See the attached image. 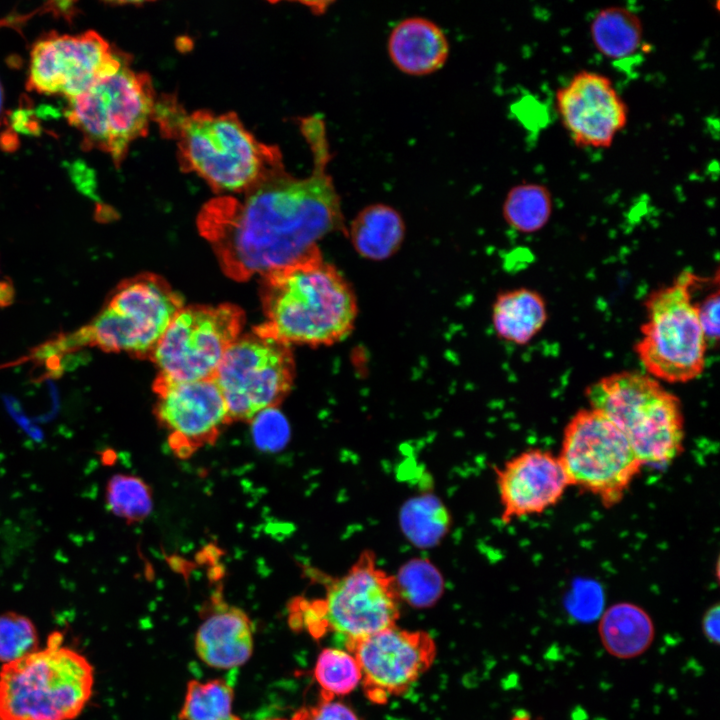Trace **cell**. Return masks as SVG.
Here are the masks:
<instances>
[{
  "instance_id": "cell-17",
  "label": "cell",
  "mask_w": 720,
  "mask_h": 720,
  "mask_svg": "<svg viewBox=\"0 0 720 720\" xmlns=\"http://www.w3.org/2000/svg\"><path fill=\"white\" fill-rule=\"evenodd\" d=\"M495 475L505 524L546 511L570 486L558 456L539 448L510 458L495 468Z\"/></svg>"
},
{
  "instance_id": "cell-25",
  "label": "cell",
  "mask_w": 720,
  "mask_h": 720,
  "mask_svg": "<svg viewBox=\"0 0 720 720\" xmlns=\"http://www.w3.org/2000/svg\"><path fill=\"white\" fill-rule=\"evenodd\" d=\"M234 692L224 679L190 680L179 720H242L233 712Z\"/></svg>"
},
{
  "instance_id": "cell-22",
  "label": "cell",
  "mask_w": 720,
  "mask_h": 720,
  "mask_svg": "<svg viewBox=\"0 0 720 720\" xmlns=\"http://www.w3.org/2000/svg\"><path fill=\"white\" fill-rule=\"evenodd\" d=\"M405 223L393 207L375 203L366 206L352 220L349 237L357 253L380 261L394 255L402 245Z\"/></svg>"
},
{
  "instance_id": "cell-33",
  "label": "cell",
  "mask_w": 720,
  "mask_h": 720,
  "mask_svg": "<svg viewBox=\"0 0 720 720\" xmlns=\"http://www.w3.org/2000/svg\"><path fill=\"white\" fill-rule=\"evenodd\" d=\"M307 720H362V718L342 701L320 699L315 706L307 708Z\"/></svg>"
},
{
  "instance_id": "cell-20",
  "label": "cell",
  "mask_w": 720,
  "mask_h": 720,
  "mask_svg": "<svg viewBox=\"0 0 720 720\" xmlns=\"http://www.w3.org/2000/svg\"><path fill=\"white\" fill-rule=\"evenodd\" d=\"M597 630L605 651L620 660L644 654L654 642L656 633L647 611L630 602H618L606 609Z\"/></svg>"
},
{
  "instance_id": "cell-12",
  "label": "cell",
  "mask_w": 720,
  "mask_h": 720,
  "mask_svg": "<svg viewBox=\"0 0 720 720\" xmlns=\"http://www.w3.org/2000/svg\"><path fill=\"white\" fill-rule=\"evenodd\" d=\"M244 321L243 311L233 304L183 307L151 356L157 378L171 382L214 378Z\"/></svg>"
},
{
  "instance_id": "cell-8",
  "label": "cell",
  "mask_w": 720,
  "mask_h": 720,
  "mask_svg": "<svg viewBox=\"0 0 720 720\" xmlns=\"http://www.w3.org/2000/svg\"><path fill=\"white\" fill-rule=\"evenodd\" d=\"M697 281L695 274L683 271L644 303L646 321L634 351L647 374L658 381L687 383L705 369L708 345L692 300Z\"/></svg>"
},
{
  "instance_id": "cell-30",
  "label": "cell",
  "mask_w": 720,
  "mask_h": 720,
  "mask_svg": "<svg viewBox=\"0 0 720 720\" xmlns=\"http://www.w3.org/2000/svg\"><path fill=\"white\" fill-rule=\"evenodd\" d=\"M39 648V635L34 622L14 611L0 614V663L14 662Z\"/></svg>"
},
{
  "instance_id": "cell-26",
  "label": "cell",
  "mask_w": 720,
  "mask_h": 720,
  "mask_svg": "<svg viewBox=\"0 0 720 720\" xmlns=\"http://www.w3.org/2000/svg\"><path fill=\"white\" fill-rule=\"evenodd\" d=\"M314 678L320 687V699L345 696L361 684L360 666L352 653L336 647L324 648L318 655Z\"/></svg>"
},
{
  "instance_id": "cell-9",
  "label": "cell",
  "mask_w": 720,
  "mask_h": 720,
  "mask_svg": "<svg viewBox=\"0 0 720 720\" xmlns=\"http://www.w3.org/2000/svg\"><path fill=\"white\" fill-rule=\"evenodd\" d=\"M156 97L148 74L124 64L116 73L68 100L65 116L83 136L85 149L109 154L118 167L129 145L145 136Z\"/></svg>"
},
{
  "instance_id": "cell-16",
  "label": "cell",
  "mask_w": 720,
  "mask_h": 720,
  "mask_svg": "<svg viewBox=\"0 0 720 720\" xmlns=\"http://www.w3.org/2000/svg\"><path fill=\"white\" fill-rule=\"evenodd\" d=\"M555 107L568 136L581 148H609L629 118L611 78L591 70L577 72L557 90Z\"/></svg>"
},
{
  "instance_id": "cell-31",
  "label": "cell",
  "mask_w": 720,
  "mask_h": 720,
  "mask_svg": "<svg viewBox=\"0 0 720 720\" xmlns=\"http://www.w3.org/2000/svg\"><path fill=\"white\" fill-rule=\"evenodd\" d=\"M250 422L253 424V436L259 447L274 450L286 442L288 426L276 408L260 412Z\"/></svg>"
},
{
  "instance_id": "cell-2",
  "label": "cell",
  "mask_w": 720,
  "mask_h": 720,
  "mask_svg": "<svg viewBox=\"0 0 720 720\" xmlns=\"http://www.w3.org/2000/svg\"><path fill=\"white\" fill-rule=\"evenodd\" d=\"M152 119L176 141L182 170L196 173L217 193L240 194L284 168L279 148L258 141L234 112L188 113L174 96H163Z\"/></svg>"
},
{
  "instance_id": "cell-28",
  "label": "cell",
  "mask_w": 720,
  "mask_h": 720,
  "mask_svg": "<svg viewBox=\"0 0 720 720\" xmlns=\"http://www.w3.org/2000/svg\"><path fill=\"white\" fill-rule=\"evenodd\" d=\"M394 577L401 601L413 608L432 607L443 593L440 573L425 561L407 563Z\"/></svg>"
},
{
  "instance_id": "cell-7",
  "label": "cell",
  "mask_w": 720,
  "mask_h": 720,
  "mask_svg": "<svg viewBox=\"0 0 720 720\" xmlns=\"http://www.w3.org/2000/svg\"><path fill=\"white\" fill-rule=\"evenodd\" d=\"M183 307L182 297L166 280L152 273L139 274L122 281L95 319L60 339L58 346H94L104 352H125L150 360Z\"/></svg>"
},
{
  "instance_id": "cell-3",
  "label": "cell",
  "mask_w": 720,
  "mask_h": 720,
  "mask_svg": "<svg viewBox=\"0 0 720 720\" xmlns=\"http://www.w3.org/2000/svg\"><path fill=\"white\" fill-rule=\"evenodd\" d=\"M265 321L253 330L288 345H331L353 329L358 308L353 289L322 256L261 277Z\"/></svg>"
},
{
  "instance_id": "cell-15",
  "label": "cell",
  "mask_w": 720,
  "mask_h": 720,
  "mask_svg": "<svg viewBox=\"0 0 720 720\" xmlns=\"http://www.w3.org/2000/svg\"><path fill=\"white\" fill-rule=\"evenodd\" d=\"M154 414L168 432V444L179 457L213 444L231 418L214 378L171 382L155 378Z\"/></svg>"
},
{
  "instance_id": "cell-6",
  "label": "cell",
  "mask_w": 720,
  "mask_h": 720,
  "mask_svg": "<svg viewBox=\"0 0 720 720\" xmlns=\"http://www.w3.org/2000/svg\"><path fill=\"white\" fill-rule=\"evenodd\" d=\"M401 603L395 577L365 550L343 575L326 583L322 598L296 601L291 624L314 637L333 632L346 643L395 626Z\"/></svg>"
},
{
  "instance_id": "cell-27",
  "label": "cell",
  "mask_w": 720,
  "mask_h": 720,
  "mask_svg": "<svg viewBox=\"0 0 720 720\" xmlns=\"http://www.w3.org/2000/svg\"><path fill=\"white\" fill-rule=\"evenodd\" d=\"M107 508L127 523L143 520L152 509V494L140 478L128 474H115L105 488Z\"/></svg>"
},
{
  "instance_id": "cell-32",
  "label": "cell",
  "mask_w": 720,
  "mask_h": 720,
  "mask_svg": "<svg viewBox=\"0 0 720 720\" xmlns=\"http://www.w3.org/2000/svg\"><path fill=\"white\" fill-rule=\"evenodd\" d=\"M719 290L708 294L700 303H696L698 319L702 327L708 348L719 341Z\"/></svg>"
},
{
  "instance_id": "cell-29",
  "label": "cell",
  "mask_w": 720,
  "mask_h": 720,
  "mask_svg": "<svg viewBox=\"0 0 720 720\" xmlns=\"http://www.w3.org/2000/svg\"><path fill=\"white\" fill-rule=\"evenodd\" d=\"M402 526L416 544L430 545L446 531L448 514L433 497L415 499L402 512Z\"/></svg>"
},
{
  "instance_id": "cell-5",
  "label": "cell",
  "mask_w": 720,
  "mask_h": 720,
  "mask_svg": "<svg viewBox=\"0 0 720 720\" xmlns=\"http://www.w3.org/2000/svg\"><path fill=\"white\" fill-rule=\"evenodd\" d=\"M585 396L590 408L622 432L643 465H665L682 452L681 402L650 375L616 372L590 384Z\"/></svg>"
},
{
  "instance_id": "cell-18",
  "label": "cell",
  "mask_w": 720,
  "mask_h": 720,
  "mask_svg": "<svg viewBox=\"0 0 720 720\" xmlns=\"http://www.w3.org/2000/svg\"><path fill=\"white\" fill-rule=\"evenodd\" d=\"M195 650L208 666L230 669L253 652V625L240 608L214 598L195 635Z\"/></svg>"
},
{
  "instance_id": "cell-11",
  "label": "cell",
  "mask_w": 720,
  "mask_h": 720,
  "mask_svg": "<svg viewBox=\"0 0 720 720\" xmlns=\"http://www.w3.org/2000/svg\"><path fill=\"white\" fill-rule=\"evenodd\" d=\"M294 376L290 345L253 330L240 335L228 348L214 380L231 421L250 422L260 412L282 402Z\"/></svg>"
},
{
  "instance_id": "cell-35",
  "label": "cell",
  "mask_w": 720,
  "mask_h": 720,
  "mask_svg": "<svg viewBox=\"0 0 720 720\" xmlns=\"http://www.w3.org/2000/svg\"><path fill=\"white\" fill-rule=\"evenodd\" d=\"M268 720H307V708L297 710L290 718H273Z\"/></svg>"
},
{
  "instance_id": "cell-24",
  "label": "cell",
  "mask_w": 720,
  "mask_h": 720,
  "mask_svg": "<svg viewBox=\"0 0 720 720\" xmlns=\"http://www.w3.org/2000/svg\"><path fill=\"white\" fill-rule=\"evenodd\" d=\"M502 210L504 220L512 229L524 234L535 233L548 224L553 197L542 183H520L508 191Z\"/></svg>"
},
{
  "instance_id": "cell-10",
  "label": "cell",
  "mask_w": 720,
  "mask_h": 720,
  "mask_svg": "<svg viewBox=\"0 0 720 720\" xmlns=\"http://www.w3.org/2000/svg\"><path fill=\"white\" fill-rule=\"evenodd\" d=\"M558 459L570 486L618 504L644 466L622 432L601 412L578 410L568 421Z\"/></svg>"
},
{
  "instance_id": "cell-4",
  "label": "cell",
  "mask_w": 720,
  "mask_h": 720,
  "mask_svg": "<svg viewBox=\"0 0 720 720\" xmlns=\"http://www.w3.org/2000/svg\"><path fill=\"white\" fill-rule=\"evenodd\" d=\"M51 633L43 648L1 666L0 720H74L93 694L94 668Z\"/></svg>"
},
{
  "instance_id": "cell-19",
  "label": "cell",
  "mask_w": 720,
  "mask_h": 720,
  "mask_svg": "<svg viewBox=\"0 0 720 720\" xmlns=\"http://www.w3.org/2000/svg\"><path fill=\"white\" fill-rule=\"evenodd\" d=\"M388 54L401 72L425 76L444 66L449 55V42L441 27L433 21L409 17L392 29Z\"/></svg>"
},
{
  "instance_id": "cell-1",
  "label": "cell",
  "mask_w": 720,
  "mask_h": 720,
  "mask_svg": "<svg viewBox=\"0 0 720 720\" xmlns=\"http://www.w3.org/2000/svg\"><path fill=\"white\" fill-rule=\"evenodd\" d=\"M301 129L313 154L307 177L281 168L240 193L208 201L198 216L225 274L238 281L264 276L321 256L319 242L343 228L340 197L327 171L325 125L303 119Z\"/></svg>"
},
{
  "instance_id": "cell-23",
  "label": "cell",
  "mask_w": 720,
  "mask_h": 720,
  "mask_svg": "<svg viewBox=\"0 0 720 720\" xmlns=\"http://www.w3.org/2000/svg\"><path fill=\"white\" fill-rule=\"evenodd\" d=\"M643 25L639 16L621 6L600 9L590 22V36L595 49L611 60H623L641 49Z\"/></svg>"
},
{
  "instance_id": "cell-36",
  "label": "cell",
  "mask_w": 720,
  "mask_h": 720,
  "mask_svg": "<svg viewBox=\"0 0 720 720\" xmlns=\"http://www.w3.org/2000/svg\"><path fill=\"white\" fill-rule=\"evenodd\" d=\"M1 112H2V90L0 87V115H1Z\"/></svg>"
},
{
  "instance_id": "cell-13",
  "label": "cell",
  "mask_w": 720,
  "mask_h": 720,
  "mask_svg": "<svg viewBox=\"0 0 720 720\" xmlns=\"http://www.w3.org/2000/svg\"><path fill=\"white\" fill-rule=\"evenodd\" d=\"M126 63L128 57L114 50L95 31L51 34L32 48L27 86L38 93L57 94L69 100Z\"/></svg>"
},
{
  "instance_id": "cell-34",
  "label": "cell",
  "mask_w": 720,
  "mask_h": 720,
  "mask_svg": "<svg viewBox=\"0 0 720 720\" xmlns=\"http://www.w3.org/2000/svg\"><path fill=\"white\" fill-rule=\"evenodd\" d=\"M701 629L706 640L714 645L719 644L720 639V606L718 603L709 607L701 620Z\"/></svg>"
},
{
  "instance_id": "cell-14",
  "label": "cell",
  "mask_w": 720,
  "mask_h": 720,
  "mask_svg": "<svg viewBox=\"0 0 720 720\" xmlns=\"http://www.w3.org/2000/svg\"><path fill=\"white\" fill-rule=\"evenodd\" d=\"M344 644L360 666L366 697L375 704L407 692L431 667L437 651L428 632L397 625Z\"/></svg>"
},
{
  "instance_id": "cell-21",
  "label": "cell",
  "mask_w": 720,
  "mask_h": 720,
  "mask_svg": "<svg viewBox=\"0 0 720 720\" xmlns=\"http://www.w3.org/2000/svg\"><path fill=\"white\" fill-rule=\"evenodd\" d=\"M547 304L529 288H516L497 295L492 307V324L497 336L517 345L529 343L545 326Z\"/></svg>"
}]
</instances>
